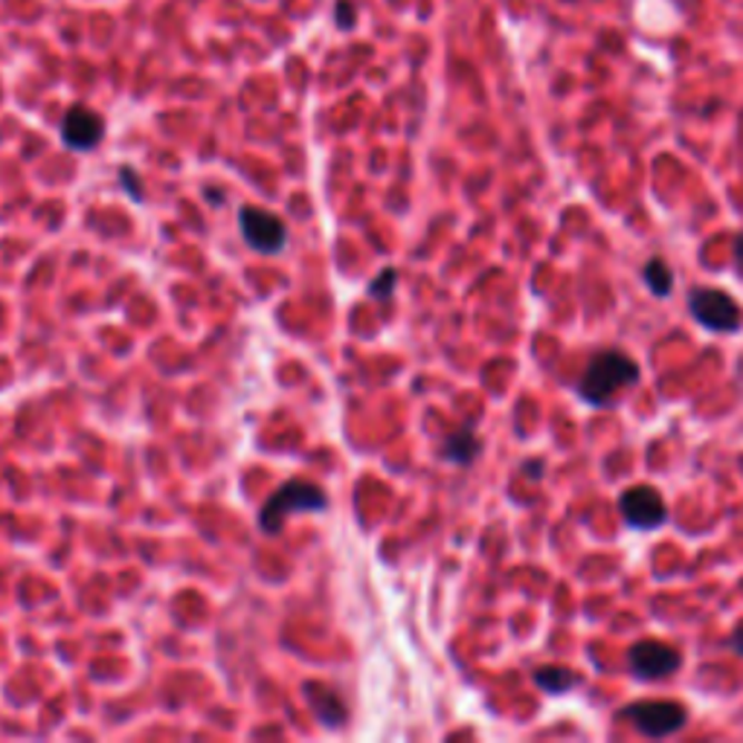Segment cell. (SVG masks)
<instances>
[{
    "instance_id": "1",
    "label": "cell",
    "mask_w": 743,
    "mask_h": 743,
    "mask_svg": "<svg viewBox=\"0 0 743 743\" xmlns=\"http://www.w3.org/2000/svg\"><path fill=\"white\" fill-rule=\"evenodd\" d=\"M639 381V366L633 358L622 352H602L584 369L581 381H578V392L587 404L604 407L610 404L616 392L627 390Z\"/></svg>"
},
{
    "instance_id": "2",
    "label": "cell",
    "mask_w": 743,
    "mask_h": 743,
    "mask_svg": "<svg viewBox=\"0 0 743 743\" xmlns=\"http://www.w3.org/2000/svg\"><path fill=\"white\" fill-rule=\"evenodd\" d=\"M325 502L329 500H325V493L320 491V488L296 479V482H285V486L265 502L258 522H262V529H265L267 535H280L282 522H285V517L291 515V511H323Z\"/></svg>"
},
{
    "instance_id": "3",
    "label": "cell",
    "mask_w": 743,
    "mask_h": 743,
    "mask_svg": "<svg viewBox=\"0 0 743 743\" xmlns=\"http://www.w3.org/2000/svg\"><path fill=\"white\" fill-rule=\"evenodd\" d=\"M622 717L645 737H668L685 726L688 712L674 700H639L622 708Z\"/></svg>"
},
{
    "instance_id": "4",
    "label": "cell",
    "mask_w": 743,
    "mask_h": 743,
    "mask_svg": "<svg viewBox=\"0 0 743 743\" xmlns=\"http://www.w3.org/2000/svg\"><path fill=\"white\" fill-rule=\"evenodd\" d=\"M688 309L700 325L708 332H735L743 320V311L726 291L717 287H697L688 294Z\"/></svg>"
},
{
    "instance_id": "5",
    "label": "cell",
    "mask_w": 743,
    "mask_h": 743,
    "mask_svg": "<svg viewBox=\"0 0 743 743\" xmlns=\"http://www.w3.org/2000/svg\"><path fill=\"white\" fill-rule=\"evenodd\" d=\"M618 511H622L627 526L639 531L659 529V526L668 520V508H665L663 493L656 491L654 486L627 488V491L618 497Z\"/></svg>"
},
{
    "instance_id": "6",
    "label": "cell",
    "mask_w": 743,
    "mask_h": 743,
    "mask_svg": "<svg viewBox=\"0 0 743 743\" xmlns=\"http://www.w3.org/2000/svg\"><path fill=\"white\" fill-rule=\"evenodd\" d=\"M238 229H242L244 242L258 253H276L285 247V224H282L280 215L267 213V209L244 206L238 213Z\"/></svg>"
},
{
    "instance_id": "7",
    "label": "cell",
    "mask_w": 743,
    "mask_h": 743,
    "mask_svg": "<svg viewBox=\"0 0 743 743\" xmlns=\"http://www.w3.org/2000/svg\"><path fill=\"white\" fill-rule=\"evenodd\" d=\"M627 665L639 680H663L683 665V656L677 648H671L665 642L645 639L636 642L627 651Z\"/></svg>"
},
{
    "instance_id": "8",
    "label": "cell",
    "mask_w": 743,
    "mask_h": 743,
    "mask_svg": "<svg viewBox=\"0 0 743 743\" xmlns=\"http://www.w3.org/2000/svg\"><path fill=\"white\" fill-rule=\"evenodd\" d=\"M102 119L96 117L90 108H70L61 123V140L67 148H76V151H90V148L99 146L102 140Z\"/></svg>"
},
{
    "instance_id": "9",
    "label": "cell",
    "mask_w": 743,
    "mask_h": 743,
    "mask_svg": "<svg viewBox=\"0 0 743 743\" xmlns=\"http://www.w3.org/2000/svg\"><path fill=\"white\" fill-rule=\"evenodd\" d=\"M535 683L544 688L546 694H569L575 685L581 683V677L569 668H560V665H540L535 671Z\"/></svg>"
},
{
    "instance_id": "10",
    "label": "cell",
    "mask_w": 743,
    "mask_h": 743,
    "mask_svg": "<svg viewBox=\"0 0 743 743\" xmlns=\"http://www.w3.org/2000/svg\"><path fill=\"white\" fill-rule=\"evenodd\" d=\"M479 457V439L473 436L471 428H462L457 433L448 436L444 442V459L457 465H471Z\"/></svg>"
},
{
    "instance_id": "11",
    "label": "cell",
    "mask_w": 743,
    "mask_h": 743,
    "mask_svg": "<svg viewBox=\"0 0 743 743\" xmlns=\"http://www.w3.org/2000/svg\"><path fill=\"white\" fill-rule=\"evenodd\" d=\"M645 282H648V287L656 296H668L671 287H674V276H671L663 258H651L648 265H645Z\"/></svg>"
},
{
    "instance_id": "12",
    "label": "cell",
    "mask_w": 743,
    "mask_h": 743,
    "mask_svg": "<svg viewBox=\"0 0 743 743\" xmlns=\"http://www.w3.org/2000/svg\"><path fill=\"white\" fill-rule=\"evenodd\" d=\"M392 285H395V271H392V267H387V271H383V273H378L375 285L369 287V294L390 296L392 294Z\"/></svg>"
},
{
    "instance_id": "13",
    "label": "cell",
    "mask_w": 743,
    "mask_h": 743,
    "mask_svg": "<svg viewBox=\"0 0 743 743\" xmlns=\"http://www.w3.org/2000/svg\"><path fill=\"white\" fill-rule=\"evenodd\" d=\"M334 18L340 21V27H352V3L349 0H340L334 7Z\"/></svg>"
},
{
    "instance_id": "14",
    "label": "cell",
    "mask_w": 743,
    "mask_h": 743,
    "mask_svg": "<svg viewBox=\"0 0 743 743\" xmlns=\"http://www.w3.org/2000/svg\"><path fill=\"white\" fill-rule=\"evenodd\" d=\"M123 184H126V189H131V198H134V201H140V198H143L140 189H137V175H134V172H126V169H123Z\"/></svg>"
},
{
    "instance_id": "15",
    "label": "cell",
    "mask_w": 743,
    "mask_h": 743,
    "mask_svg": "<svg viewBox=\"0 0 743 743\" xmlns=\"http://www.w3.org/2000/svg\"><path fill=\"white\" fill-rule=\"evenodd\" d=\"M729 645H732V651H735V654L743 656V622L735 627V633H732V639H729Z\"/></svg>"
}]
</instances>
